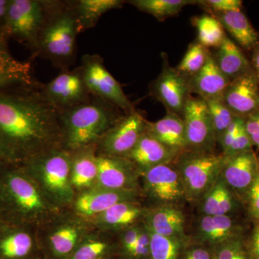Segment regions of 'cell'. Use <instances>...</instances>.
Here are the masks:
<instances>
[{
    "label": "cell",
    "mask_w": 259,
    "mask_h": 259,
    "mask_svg": "<svg viewBox=\"0 0 259 259\" xmlns=\"http://www.w3.org/2000/svg\"><path fill=\"white\" fill-rule=\"evenodd\" d=\"M240 47L251 52L259 44V35L248 19L241 11H229L213 14Z\"/></svg>",
    "instance_id": "f546056e"
},
{
    "label": "cell",
    "mask_w": 259,
    "mask_h": 259,
    "mask_svg": "<svg viewBox=\"0 0 259 259\" xmlns=\"http://www.w3.org/2000/svg\"><path fill=\"white\" fill-rule=\"evenodd\" d=\"M98 177L95 187L112 190H139V168L127 158L98 155Z\"/></svg>",
    "instance_id": "2e32d148"
},
{
    "label": "cell",
    "mask_w": 259,
    "mask_h": 259,
    "mask_svg": "<svg viewBox=\"0 0 259 259\" xmlns=\"http://www.w3.org/2000/svg\"><path fill=\"white\" fill-rule=\"evenodd\" d=\"M72 152L56 148L25 162V171L48 199L60 209L72 205L75 191L71 184Z\"/></svg>",
    "instance_id": "5b68a950"
},
{
    "label": "cell",
    "mask_w": 259,
    "mask_h": 259,
    "mask_svg": "<svg viewBox=\"0 0 259 259\" xmlns=\"http://www.w3.org/2000/svg\"><path fill=\"white\" fill-rule=\"evenodd\" d=\"M250 63L257 78L259 80V44L250 52Z\"/></svg>",
    "instance_id": "7dc6e473"
},
{
    "label": "cell",
    "mask_w": 259,
    "mask_h": 259,
    "mask_svg": "<svg viewBox=\"0 0 259 259\" xmlns=\"http://www.w3.org/2000/svg\"><path fill=\"white\" fill-rule=\"evenodd\" d=\"M139 190H112L95 187L79 193L72 205L78 217H96L115 204L125 202H136Z\"/></svg>",
    "instance_id": "ac0fdd59"
},
{
    "label": "cell",
    "mask_w": 259,
    "mask_h": 259,
    "mask_svg": "<svg viewBox=\"0 0 259 259\" xmlns=\"http://www.w3.org/2000/svg\"><path fill=\"white\" fill-rule=\"evenodd\" d=\"M180 153L162 144L145 132L137 144L124 158L136 165L141 172L165 163H172Z\"/></svg>",
    "instance_id": "603a6c76"
},
{
    "label": "cell",
    "mask_w": 259,
    "mask_h": 259,
    "mask_svg": "<svg viewBox=\"0 0 259 259\" xmlns=\"http://www.w3.org/2000/svg\"><path fill=\"white\" fill-rule=\"evenodd\" d=\"M60 214L47 227V235L40 243L44 259H68L90 229L82 218Z\"/></svg>",
    "instance_id": "9c48e42d"
},
{
    "label": "cell",
    "mask_w": 259,
    "mask_h": 259,
    "mask_svg": "<svg viewBox=\"0 0 259 259\" xmlns=\"http://www.w3.org/2000/svg\"><path fill=\"white\" fill-rule=\"evenodd\" d=\"M44 258L40 240L31 232L16 229L0 236V259Z\"/></svg>",
    "instance_id": "d4e9b609"
},
{
    "label": "cell",
    "mask_w": 259,
    "mask_h": 259,
    "mask_svg": "<svg viewBox=\"0 0 259 259\" xmlns=\"http://www.w3.org/2000/svg\"><path fill=\"white\" fill-rule=\"evenodd\" d=\"M125 115L120 109L94 95L88 102L61 112L63 148L73 152L97 146Z\"/></svg>",
    "instance_id": "7a4b0ae2"
},
{
    "label": "cell",
    "mask_w": 259,
    "mask_h": 259,
    "mask_svg": "<svg viewBox=\"0 0 259 259\" xmlns=\"http://www.w3.org/2000/svg\"><path fill=\"white\" fill-rule=\"evenodd\" d=\"M180 259H214L213 249L207 245L190 242L182 250Z\"/></svg>",
    "instance_id": "7bdbcfd3"
},
{
    "label": "cell",
    "mask_w": 259,
    "mask_h": 259,
    "mask_svg": "<svg viewBox=\"0 0 259 259\" xmlns=\"http://www.w3.org/2000/svg\"><path fill=\"white\" fill-rule=\"evenodd\" d=\"M244 127L253 147L259 152V112L244 118Z\"/></svg>",
    "instance_id": "f6af8a7d"
},
{
    "label": "cell",
    "mask_w": 259,
    "mask_h": 259,
    "mask_svg": "<svg viewBox=\"0 0 259 259\" xmlns=\"http://www.w3.org/2000/svg\"><path fill=\"white\" fill-rule=\"evenodd\" d=\"M7 39L4 32L0 31V90L36 83L32 76L30 63L15 59L10 53Z\"/></svg>",
    "instance_id": "484cf974"
},
{
    "label": "cell",
    "mask_w": 259,
    "mask_h": 259,
    "mask_svg": "<svg viewBox=\"0 0 259 259\" xmlns=\"http://www.w3.org/2000/svg\"><path fill=\"white\" fill-rule=\"evenodd\" d=\"M243 125H244V118L236 117L225 131L218 143L221 146L222 153L226 152L227 149L229 148Z\"/></svg>",
    "instance_id": "ee69618b"
},
{
    "label": "cell",
    "mask_w": 259,
    "mask_h": 259,
    "mask_svg": "<svg viewBox=\"0 0 259 259\" xmlns=\"http://www.w3.org/2000/svg\"><path fill=\"white\" fill-rule=\"evenodd\" d=\"M48 100L60 112L88 102L93 95L85 83L81 66L63 70L50 82L42 84Z\"/></svg>",
    "instance_id": "7c38bea8"
},
{
    "label": "cell",
    "mask_w": 259,
    "mask_h": 259,
    "mask_svg": "<svg viewBox=\"0 0 259 259\" xmlns=\"http://www.w3.org/2000/svg\"><path fill=\"white\" fill-rule=\"evenodd\" d=\"M129 4L140 11L153 15L158 21L176 16L182 8L197 4V0H131Z\"/></svg>",
    "instance_id": "d6a6232c"
},
{
    "label": "cell",
    "mask_w": 259,
    "mask_h": 259,
    "mask_svg": "<svg viewBox=\"0 0 259 259\" xmlns=\"http://www.w3.org/2000/svg\"><path fill=\"white\" fill-rule=\"evenodd\" d=\"M247 245L251 259H259V224L253 225L249 234L247 235Z\"/></svg>",
    "instance_id": "bcb514c9"
},
{
    "label": "cell",
    "mask_w": 259,
    "mask_h": 259,
    "mask_svg": "<svg viewBox=\"0 0 259 259\" xmlns=\"http://www.w3.org/2000/svg\"><path fill=\"white\" fill-rule=\"evenodd\" d=\"M258 175L257 155L251 151L226 156L221 177L244 205L247 194Z\"/></svg>",
    "instance_id": "e0dca14e"
},
{
    "label": "cell",
    "mask_w": 259,
    "mask_h": 259,
    "mask_svg": "<svg viewBox=\"0 0 259 259\" xmlns=\"http://www.w3.org/2000/svg\"><path fill=\"white\" fill-rule=\"evenodd\" d=\"M257 160H258V168H259V153H258V156H257Z\"/></svg>",
    "instance_id": "816d5d0a"
},
{
    "label": "cell",
    "mask_w": 259,
    "mask_h": 259,
    "mask_svg": "<svg viewBox=\"0 0 259 259\" xmlns=\"http://www.w3.org/2000/svg\"><path fill=\"white\" fill-rule=\"evenodd\" d=\"M198 32V41L206 49L218 48L226 36L222 24L209 15L196 17L192 20Z\"/></svg>",
    "instance_id": "e575fe53"
},
{
    "label": "cell",
    "mask_w": 259,
    "mask_h": 259,
    "mask_svg": "<svg viewBox=\"0 0 259 259\" xmlns=\"http://www.w3.org/2000/svg\"><path fill=\"white\" fill-rule=\"evenodd\" d=\"M163 67L161 74L149 85L150 95L166 107L167 112L183 117L186 103L190 96L188 78L171 67L168 57L162 54Z\"/></svg>",
    "instance_id": "4fadbf2b"
},
{
    "label": "cell",
    "mask_w": 259,
    "mask_h": 259,
    "mask_svg": "<svg viewBox=\"0 0 259 259\" xmlns=\"http://www.w3.org/2000/svg\"><path fill=\"white\" fill-rule=\"evenodd\" d=\"M212 249L214 259H251L246 234L216 245Z\"/></svg>",
    "instance_id": "74e56055"
},
{
    "label": "cell",
    "mask_w": 259,
    "mask_h": 259,
    "mask_svg": "<svg viewBox=\"0 0 259 259\" xmlns=\"http://www.w3.org/2000/svg\"><path fill=\"white\" fill-rule=\"evenodd\" d=\"M147 122L136 110L124 115L100 140L97 146V154L124 157L146 132Z\"/></svg>",
    "instance_id": "5bb4252c"
},
{
    "label": "cell",
    "mask_w": 259,
    "mask_h": 259,
    "mask_svg": "<svg viewBox=\"0 0 259 259\" xmlns=\"http://www.w3.org/2000/svg\"><path fill=\"white\" fill-rule=\"evenodd\" d=\"M143 223L150 231L161 236L190 241L185 233V214L179 206L159 205L147 209Z\"/></svg>",
    "instance_id": "ffe728a7"
},
{
    "label": "cell",
    "mask_w": 259,
    "mask_h": 259,
    "mask_svg": "<svg viewBox=\"0 0 259 259\" xmlns=\"http://www.w3.org/2000/svg\"><path fill=\"white\" fill-rule=\"evenodd\" d=\"M143 191L156 206H179L187 200L180 174L173 163H165L141 172Z\"/></svg>",
    "instance_id": "30bf717a"
},
{
    "label": "cell",
    "mask_w": 259,
    "mask_h": 259,
    "mask_svg": "<svg viewBox=\"0 0 259 259\" xmlns=\"http://www.w3.org/2000/svg\"><path fill=\"white\" fill-rule=\"evenodd\" d=\"M53 0H9L3 31L26 44L33 56L49 13Z\"/></svg>",
    "instance_id": "52a82bcc"
},
{
    "label": "cell",
    "mask_w": 259,
    "mask_h": 259,
    "mask_svg": "<svg viewBox=\"0 0 259 259\" xmlns=\"http://www.w3.org/2000/svg\"><path fill=\"white\" fill-rule=\"evenodd\" d=\"M204 101L208 107L218 144L225 131L238 117L233 115V112L226 106V104L223 101L222 97Z\"/></svg>",
    "instance_id": "8d00e7d4"
},
{
    "label": "cell",
    "mask_w": 259,
    "mask_h": 259,
    "mask_svg": "<svg viewBox=\"0 0 259 259\" xmlns=\"http://www.w3.org/2000/svg\"><path fill=\"white\" fill-rule=\"evenodd\" d=\"M3 160H8V158H7L4 148H3L1 143H0V161H3Z\"/></svg>",
    "instance_id": "681fc988"
},
{
    "label": "cell",
    "mask_w": 259,
    "mask_h": 259,
    "mask_svg": "<svg viewBox=\"0 0 259 259\" xmlns=\"http://www.w3.org/2000/svg\"><path fill=\"white\" fill-rule=\"evenodd\" d=\"M146 132L162 144L180 153L187 149V136L183 118L176 114L167 112L156 122L148 121Z\"/></svg>",
    "instance_id": "83f0119b"
},
{
    "label": "cell",
    "mask_w": 259,
    "mask_h": 259,
    "mask_svg": "<svg viewBox=\"0 0 259 259\" xmlns=\"http://www.w3.org/2000/svg\"><path fill=\"white\" fill-rule=\"evenodd\" d=\"M147 229L150 236V259H180L182 250L190 242L161 236Z\"/></svg>",
    "instance_id": "836d02e7"
},
{
    "label": "cell",
    "mask_w": 259,
    "mask_h": 259,
    "mask_svg": "<svg viewBox=\"0 0 259 259\" xmlns=\"http://www.w3.org/2000/svg\"><path fill=\"white\" fill-rule=\"evenodd\" d=\"M212 54L218 67L231 81L253 71L249 59L227 35Z\"/></svg>",
    "instance_id": "f1b7e54d"
},
{
    "label": "cell",
    "mask_w": 259,
    "mask_h": 259,
    "mask_svg": "<svg viewBox=\"0 0 259 259\" xmlns=\"http://www.w3.org/2000/svg\"><path fill=\"white\" fill-rule=\"evenodd\" d=\"M251 141L245 131L244 125L240 130L236 139L233 141L226 152L223 153L225 156H231L243 152L253 151Z\"/></svg>",
    "instance_id": "b9f144b4"
},
{
    "label": "cell",
    "mask_w": 259,
    "mask_h": 259,
    "mask_svg": "<svg viewBox=\"0 0 259 259\" xmlns=\"http://www.w3.org/2000/svg\"><path fill=\"white\" fill-rule=\"evenodd\" d=\"M238 216L200 215L195 223L190 243L214 248L245 233L244 223Z\"/></svg>",
    "instance_id": "9a60e30c"
},
{
    "label": "cell",
    "mask_w": 259,
    "mask_h": 259,
    "mask_svg": "<svg viewBox=\"0 0 259 259\" xmlns=\"http://www.w3.org/2000/svg\"><path fill=\"white\" fill-rule=\"evenodd\" d=\"M196 5L212 15L229 11H241L243 2L241 0H197Z\"/></svg>",
    "instance_id": "f35d334b"
},
{
    "label": "cell",
    "mask_w": 259,
    "mask_h": 259,
    "mask_svg": "<svg viewBox=\"0 0 259 259\" xmlns=\"http://www.w3.org/2000/svg\"><path fill=\"white\" fill-rule=\"evenodd\" d=\"M78 34L73 1H54L34 56L48 59L61 71L69 69L76 61Z\"/></svg>",
    "instance_id": "277c9868"
},
{
    "label": "cell",
    "mask_w": 259,
    "mask_h": 259,
    "mask_svg": "<svg viewBox=\"0 0 259 259\" xmlns=\"http://www.w3.org/2000/svg\"><path fill=\"white\" fill-rule=\"evenodd\" d=\"M147 208L136 202H120L93 218L94 226L103 232H121L144 221Z\"/></svg>",
    "instance_id": "44dd1931"
},
{
    "label": "cell",
    "mask_w": 259,
    "mask_h": 259,
    "mask_svg": "<svg viewBox=\"0 0 259 259\" xmlns=\"http://www.w3.org/2000/svg\"><path fill=\"white\" fill-rule=\"evenodd\" d=\"M105 233L90 232L68 259H109L119 255L118 239H112Z\"/></svg>",
    "instance_id": "4dcf8cb0"
},
{
    "label": "cell",
    "mask_w": 259,
    "mask_h": 259,
    "mask_svg": "<svg viewBox=\"0 0 259 259\" xmlns=\"http://www.w3.org/2000/svg\"><path fill=\"white\" fill-rule=\"evenodd\" d=\"M81 67L85 83L92 95L112 104L125 115L136 110L120 83L105 67L101 56H83Z\"/></svg>",
    "instance_id": "ba28073f"
},
{
    "label": "cell",
    "mask_w": 259,
    "mask_h": 259,
    "mask_svg": "<svg viewBox=\"0 0 259 259\" xmlns=\"http://www.w3.org/2000/svg\"><path fill=\"white\" fill-rule=\"evenodd\" d=\"M39 259H44V258H39Z\"/></svg>",
    "instance_id": "f5cc1de1"
},
{
    "label": "cell",
    "mask_w": 259,
    "mask_h": 259,
    "mask_svg": "<svg viewBox=\"0 0 259 259\" xmlns=\"http://www.w3.org/2000/svg\"><path fill=\"white\" fill-rule=\"evenodd\" d=\"M223 101L236 117L246 118L259 112V80L250 71L231 81Z\"/></svg>",
    "instance_id": "d6986e66"
},
{
    "label": "cell",
    "mask_w": 259,
    "mask_h": 259,
    "mask_svg": "<svg viewBox=\"0 0 259 259\" xmlns=\"http://www.w3.org/2000/svg\"><path fill=\"white\" fill-rule=\"evenodd\" d=\"M97 156L96 145L73 151L70 177L75 193H81L96 186L98 177Z\"/></svg>",
    "instance_id": "4316f807"
},
{
    "label": "cell",
    "mask_w": 259,
    "mask_h": 259,
    "mask_svg": "<svg viewBox=\"0 0 259 259\" xmlns=\"http://www.w3.org/2000/svg\"><path fill=\"white\" fill-rule=\"evenodd\" d=\"M127 3L123 0H78L73 1L80 32L94 28L102 15L110 10L120 9Z\"/></svg>",
    "instance_id": "1f68e13d"
},
{
    "label": "cell",
    "mask_w": 259,
    "mask_h": 259,
    "mask_svg": "<svg viewBox=\"0 0 259 259\" xmlns=\"http://www.w3.org/2000/svg\"><path fill=\"white\" fill-rule=\"evenodd\" d=\"M0 199L22 223L46 227L61 214L27 171H10L0 183Z\"/></svg>",
    "instance_id": "3957f363"
},
{
    "label": "cell",
    "mask_w": 259,
    "mask_h": 259,
    "mask_svg": "<svg viewBox=\"0 0 259 259\" xmlns=\"http://www.w3.org/2000/svg\"><path fill=\"white\" fill-rule=\"evenodd\" d=\"M231 81L221 72L209 51L203 67L188 79L191 95L196 94L204 100L221 98Z\"/></svg>",
    "instance_id": "7402d4cb"
},
{
    "label": "cell",
    "mask_w": 259,
    "mask_h": 259,
    "mask_svg": "<svg viewBox=\"0 0 259 259\" xmlns=\"http://www.w3.org/2000/svg\"><path fill=\"white\" fill-rule=\"evenodd\" d=\"M125 259H150V236L144 223L141 225L138 241Z\"/></svg>",
    "instance_id": "60d3db41"
},
{
    "label": "cell",
    "mask_w": 259,
    "mask_h": 259,
    "mask_svg": "<svg viewBox=\"0 0 259 259\" xmlns=\"http://www.w3.org/2000/svg\"><path fill=\"white\" fill-rule=\"evenodd\" d=\"M198 203L200 215L238 216L245 208L241 199L221 177Z\"/></svg>",
    "instance_id": "cb8c5ba5"
},
{
    "label": "cell",
    "mask_w": 259,
    "mask_h": 259,
    "mask_svg": "<svg viewBox=\"0 0 259 259\" xmlns=\"http://www.w3.org/2000/svg\"><path fill=\"white\" fill-rule=\"evenodd\" d=\"M209 49H206L198 41L192 42L176 69L189 79L203 67Z\"/></svg>",
    "instance_id": "d590c367"
},
{
    "label": "cell",
    "mask_w": 259,
    "mask_h": 259,
    "mask_svg": "<svg viewBox=\"0 0 259 259\" xmlns=\"http://www.w3.org/2000/svg\"><path fill=\"white\" fill-rule=\"evenodd\" d=\"M182 118L187 136L186 151L214 152L217 139L208 107L203 99L190 95Z\"/></svg>",
    "instance_id": "8fae6325"
},
{
    "label": "cell",
    "mask_w": 259,
    "mask_h": 259,
    "mask_svg": "<svg viewBox=\"0 0 259 259\" xmlns=\"http://www.w3.org/2000/svg\"><path fill=\"white\" fill-rule=\"evenodd\" d=\"M244 207L248 219L253 225L259 224V175L247 194Z\"/></svg>",
    "instance_id": "ab89813d"
},
{
    "label": "cell",
    "mask_w": 259,
    "mask_h": 259,
    "mask_svg": "<svg viewBox=\"0 0 259 259\" xmlns=\"http://www.w3.org/2000/svg\"><path fill=\"white\" fill-rule=\"evenodd\" d=\"M9 0H0V31H3Z\"/></svg>",
    "instance_id": "c3c4849f"
},
{
    "label": "cell",
    "mask_w": 259,
    "mask_h": 259,
    "mask_svg": "<svg viewBox=\"0 0 259 259\" xmlns=\"http://www.w3.org/2000/svg\"><path fill=\"white\" fill-rule=\"evenodd\" d=\"M226 156L222 153L181 152L172 162L180 174L187 200L197 202L221 177Z\"/></svg>",
    "instance_id": "8992f818"
},
{
    "label": "cell",
    "mask_w": 259,
    "mask_h": 259,
    "mask_svg": "<svg viewBox=\"0 0 259 259\" xmlns=\"http://www.w3.org/2000/svg\"><path fill=\"white\" fill-rule=\"evenodd\" d=\"M0 143L8 160L24 163L63 148L60 112L46 97L41 83L0 90Z\"/></svg>",
    "instance_id": "6da1fadb"
},
{
    "label": "cell",
    "mask_w": 259,
    "mask_h": 259,
    "mask_svg": "<svg viewBox=\"0 0 259 259\" xmlns=\"http://www.w3.org/2000/svg\"><path fill=\"white\" fill-rule=\"evenodd\" d=\"M109 259H124L122 258V257L120 256V255H117V256L112 257V258H110Z\"/></svg>",
    "instance_id": "f907efd6"
}]
</instances>
